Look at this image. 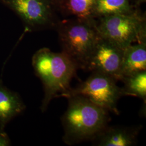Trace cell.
<instances>
[{
    "label": "cell",
    "instance_id": "9",
    "mask_svg": "<svg viewBox=\"0 0 146 146\" xmlns=\"http://www.w3.org/2000/svg\"><path fill=\"white\" fill-rule=\"evenodd\" d=\"M146 70V42L135 43L124 49L120 79Z\"/></svg>",
    "mask_w": 146,
    "mask_h": 146
},
{
    "label": "cell",
    "instance_id": "10",
    "mask_svg": "<svg viewBox=\"0 0 146 146\" xmlns=\"http://www.w3.org/2000/svg\"><path fill=\"white\" fill-rule=\"evenodd\" d=\"M26 106L16 93L11 92L3 86L0 81V129L13 117L25 110Z\"/></svg>",
    "mask_w": 146,
    "mask_h": 146
},
{
    "label": "cell",
    "instance_id": "2",
    "mask_svg": "<svg viewBox=\"0 0 146 146\" xmlns=\"http://www.w3.org/2000/svg\"><path fill=\"white\" fill-rule=\"evenodd\" d=\"M67 109L62 117L63 141L69 145L92 140L110 121L109 111L80 95L67 98Z\"/></svg>",
    "mask_w": 146,
    "mask_h": 146
},
{
    "label": "cell",
    "instance_id": "14",
    "mask_svg": "<svg viewBox=\"0 0 146 146\" xmlns=\"http://www.w3.org/2000/svg\"><path fill=\"white\" fill-rule=\"evenodd\" d=\"M9 143V139L7 135L3 130L0 129V146H7Z\"/></svg>",
    "mask_w": 146,
    "mask_h": 146
},
{
    "label": "cell",
    "instance_id": "8",
    "mask_svg": "<svg viewBox=\"0 0 146 146\" xmlns=\"http://www.w3.org/2000/svg\"><path fill=\"white\" fill-rule=\"evenodd\" d=\"M140 129V126H107L93 140L97 146H133L136 143Z\"/></svg>",
    "mask_w": 146,
    "mask_h": 146
},
{
    "label": "cell",
    "instance_id": "13",
    "mask_svg": "<svg viewBox=\"0 0 146 146\" xmlns=\"http://www.w3.org/2000/svg\"><path fill=\"white\" fill-rule=\"evenodd\" d=\"M95 0H67L63 7L69 15L75 18L88 19L94 18L93 11Z\"/></svg>",
    "mask_w": 146,
    "mask_h": 146
},
{
    "label": "cell",
    "instance_id": "3",
    "mask_svg": "<svg viewBox=\"0 0 146 146\" xmlns=\"http://www.w3.org/2000/svg\"><path fill=\"white\" fill-rule=\"evenodd\" d=\"M62 52L85 69L86 63L100 36L94 18L66 20L57 25Z\"/></svg>",
    "mask_w": 146,
    "mask_h": 146
},
{
    "label": "cell",
    "instance_id": "4",
    "mask_svg": "<svg viewBox=\"0 0 146 146\" xmlns=\"http://www.w3.org/2000/svg\"><path fill=\"white\" fill-rule=\"evenodd\" d=\"M96 27L101 36L123 49L135 43L146 42V21L136 12L102 17Z\"/></svg>",
    "mask_w": 146,
    "mask_h": 146
},
{
    "label": "cell",
    "instance_id": "12",
    "mask_svg": "<svg viewBox=\"0 0 146 146\" xmlns=\"http://www.w3.org/2000/svg\"><path fill=\"white\" fill-rule=\"evenodd\" d=\"M121 81L124 84L122 87L124 96H135L146 102V70L125 76Z\"/></svg>",
    "mask_w": 146,
    "mask_h": 146
},
{
    "label": "cell",
    "instance_id": "11",
    "mask_svg": "<svg viewBox=\"0 0 146 146\" xmlns=\"http://www.w3.org/2000/svg\"><path fill=\"white\" fill-rule=\"evenodd\" d=\"M129 0H95L93 11V17H102L115 14L132 12Z\"/></svg>",
    "mask_w": 146,
    "mask_h": 146
},
{
    "label": "cell",
    "instance_id": "15",
    "mask_svg": "<svg viewBox=\"0 0 146 146\" xmlns=\"http://www.w3.org/2000/svg\"><path fill=\"white\" fill-rule=\"evenodd\" d=\"M52 5L56 6L60 9H62L67 0H50Z\"/></svg>",
    "mask_w": 146,
    "mask_h": 146
},
{
    "label": "cell",
    "instance_id": "6",
    "mask_svg": "<svg viewBox=\"0 0 146 146\" xmlns=\"http://www.w3.org/2000/svg\"><path fill=\"white\" fill-rule=\"evenodd\" d=\"M124 49L100 35L85 69L108 75L119 81Z\"/></svg>",
    "mask_w": 146,
    "mask_h": 146
},
{
    "label": "cell",
    "instance_id": "5",
    "mask_svg": "<svg viewBox=\"0 0 146 146\" xmlns=\"http://www.w3.org/2000/svg\"><path fill=\"white\" fill-rule=\"evenodd\" d=\"M116 81L108 75L92 72L88 78L76 88H72L67 98L72 95L84 96L109 112L118 115L117 102L124 94L122 87L116 84Z\"/></svg>",
    "mask_w": 146,
    "mask_h": 146
},
{
    "label": "cell",
    "instance_id": "7",
    "mask_svg": "<svg viewBox=\"0 0 146 146\" xmlns=\"http://www.w3.org/2000/svg\"><path fill=\"white\" fill-rule=\"evenodd\" d=\"M10 5L32 28L54 25L50 0H10Z\"/></svg>",
    "mask_w": 146,
    "mask_h": 146
},
{
    "label": "cell",
    "instance_id": "1",
    "mask_svg": "<svg viewBox=\"0 0 146 146\" xmlns=\"http://www.w3.org/2000/svg\"><path fill=\"white\" fill-rule=\"evenodd\" d=\"M32 65L43 85L44 95L41 110L45 111L50 101L55 98H67L72 88L70 82L78 68L64 52H54L43 48L34 54Z\"/></svg>",
    "mask_w": 146,
    "mask_h": 146
}]
</instances>
